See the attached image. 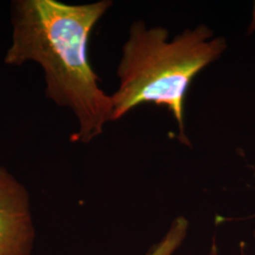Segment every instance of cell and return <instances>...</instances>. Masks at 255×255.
Instances as JSON below:
<instances>
[{
	"label": "cell",
	"instance_id": "obj_5",
	"mask_svg": "<svg viewBox=\"0 0 255 255\" xmlns=\"http://www.w3.org/2000/svg\"><path fill=\"white\" fill-rule=\"evenodd\" d=\"M219 255V253H218V249H217L216 244H214V245L212 246L211 252H210L209 255Z\"/></svg>",
	"mask_w": 255,
	"mask_h": 255
},
{
	"label": "cell",
	"instance_id": "obj_1",
	"mask_svg": "<svg viewBox=\"0 0 255 255\" xmlns=\"http://www.w3.org/2000/svg\"><path fill=\"white\" fill-rule=\"evenodd\" d=\"M111 6L108 0L77 5L56 0L11 3V40L4 62L41 66L46 98L70 110L78 120L73 142H91L113 121L112 98L100 87L87 54L92 29Z\"/></svg>",
	"mask_w": 255,
	"mask_h": 255
},
{
	"label": "cell",
	"instance_id": "obj_7",
	"mask_svg": "<svg viewBox=\"0 0 255 255\" xmlns=\"http://www.w3.org/2000/svg\"></svg>",
	"mask_w": 255,
	"mask_h": 255
},
{
	"label": "cell",
	"instance_id": "obj_3",
	"mask_svg": "<svg viewBox=\"0 0 255 255\" xmlns=\"http://www.w3.org/2000/svg\"><path fill=\"white\" fill-rule=\"evenodd\" d=\"M34 241L29 194L0 165V255H31Z\"/></svg>",
	"mask_w": 255,
	"mask_h": 255
},
{
	"label": "cell",
	"instance_id": "obj_4",
	"mask_svg": "<svg viewBox=\"0 0 255 255\" xmlns=\"http://www.w3.org/2000/svg\"><path fill=\"white\" fill-rule=\"evenodd\" d=\"M254 30H255V8H254V13H253V21H252V23L250 25V28H249L250 32H252Z\"/></svg>",
	"mask_w": 255,
	"mask_h": 255
},
{
	"label": "cell",
	"instance_id": "obj_6",
	"mask_svg": "<svg viewBox=\"0 0 255 255\" xmlns=\"http://www.w3.org/2000/svg\"><path fill=\"white\" fill-rule=\"evenodd\" d=\"M241 255H248L246 253H245V249H244V247H241Z\"/></svg>",
	"mask_w": 255,
	"mask_h": 255
},
{
	"label": "cell",
	"instance_id": "obj_2",
	"mask_svg": "<svg viewBox=\"0 0 255 255\" xmlns=\"http://www.w3.org/2000/svg\"><path fill=\"white\" fill-rule=\"evenodd\" d=\"M227 48L223 38L199 26L173 40L162 27H148L136 21L122 49L118 67L119 85L111 98L113 121L144 103L165 106L176 119L181 140L184 132V98L194 78L219 59Z\"/></svg>",
	"mask_w": 255,
	"mask_h": 255
}]
</instances>
